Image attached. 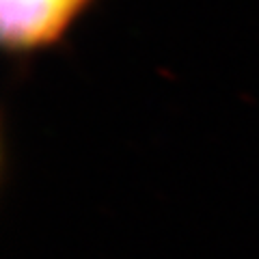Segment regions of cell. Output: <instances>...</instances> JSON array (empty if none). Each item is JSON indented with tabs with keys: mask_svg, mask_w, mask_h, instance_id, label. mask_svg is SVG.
<instances>
[{
	"mask_svg": "<svg viewBox=\"0 0 259 259\" xmlns=\"http://www.w3.org/2000/svg\"><path fill=\"white\" fill-rule=\"evenodd\" d=\"M97 0H0V39L15 63L54 52L71 37Z\"/></svg>",
	"mask_w": 259,
	"mask_h": 259,
	"instance_id": "1",
	"label": "cell"
}]
</instances>
